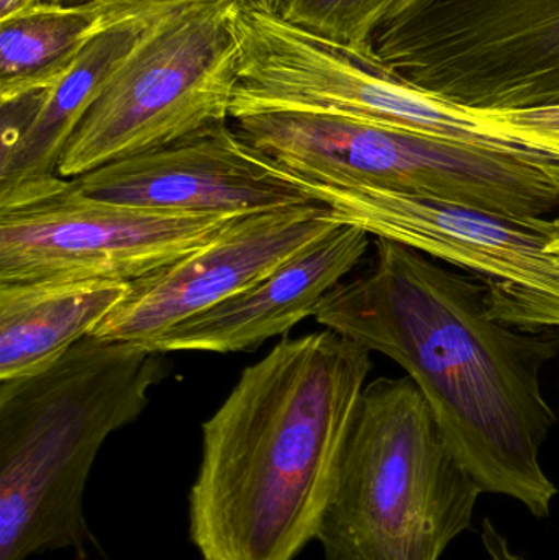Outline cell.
Returning a JSON list of instances; mask_svg holds the SVG:
<instances>
[{
    "label": "cell",
    "instance_id": "cell-1",
    "mask_svg": "<svg viewBox=\"0 0 559 560\" xmlns=\"http://www.w3.org/2000/svg\"><path fill=\"white\" fill-rule=\"evenodd\" d=\"M374 252L370 271L321 300L315 322L399 364L481 492L545 518L558 490L538 457L557 417L540 372L558 355L559 332L499 322L485 283L423 253L386 238H374Z\"/></svg>",
    "mask_w": 559,
    "mask_h": 560
},
{
    "label": "cell",
    "instance_id": "cell-2",
    "mask_svg": "<svg viewBox=\"0 0 559 560\" xmlns=\"http://www.w3.org/2000/svg\"><path fill=\"white\" fill-rule=\"evenodd\" d=\"M371 369V351L327 329L242 372L202 423L187 497L202 560H294L317 541Z\"/></svg>",
    "mask_w": 559,
    "mask_h": 560
},
{
    "label": "cell",
    "instance_id": "cell-3",
    "mask_svg": "<svg viewBox=\"0 0 559 560\" xmlns=\"http://www.w3.org/2000/svg\"><path fill=\"white\" fill-rule=\"evenodd\" d=\"M163 355L91 335L45 371L0 381V560L98 551L85 483L108 436L148 407Z\"/></svg>",
    "mask_w": 559,
    "mask_h": 560
},
{
    "label": "cell",
    "instance_id": "cell-4",
    "mask_svg": "<svg viewBox=\"0 0 559 560\" xmlns=\"http://www.w3.org/2000/svg\"><path fill=\"white\" fill-rule=\"evenodd\" d=\"M478 483L416 382H370L354 413L317 541L324 560H440L471 525Z\"/></svg>",
    "mask_w": 559,
    "mask_h": 560
},
{
    "label": "cell",
    "instance_id": "cell-5",
    "mask_svg": "<svg viewBox=\"0 0 559 560\" xmlns=\"http://www.w3.org/2000/svg\"><path fill=\"white\" fill-rule=\"evenodd\" d=\"M240 45L230 118L266 112L347 115L521 161L559 187V143L422 91L371 49L312 35L261 3H233Z\"/></svg>",
    "mask_w": 559,
    "mask_h": 560
},
{
    "label": "cell",
    "instance_id": "cell-6",
    "mask_svg": "<svg viewBox=\"0 0 559 560\" xmlns=\"http://www.w3.org/2000/svg\"><path fill=\"white\" fill-rule=\"evenodd\" d=\"M235 130L314 183L435 197L517 219L559 209L557 184L521 161L347 115L266 112L236 118Z\"/></svg>",
    "mask_w": 559,
    "mask_h": 560
},
{
    "label": "cell",
    "instance_id": "cell-7",
    "mask_svg": "<svg viewBox=\"0 0 559 560\" xmlns=\"http://www.w3.org/2000/svg\"><path fill=\"white\" fill-rule=\"evenodd\" d=\"M233 3L180 7L154 19L69 140L62 179L229 120L240 65Z\"/></svg>",
    "mask_w": 559,
    "mask_h": 560
},
{
    "label": "cell",
    "instance_id": "cell-8",
    "mask_svg": "<svg viewBox=\"0 0 559 560\" xmlns=\"http://www.w3.org/2000/svg\"><path fill=\"white\" fill-rule=\"evenodd\" d=\"M371 51L416 88L475 110L559 105V0H406Z\"/></svg>",
    "mask_w": 559,
    "mask_h": 560
},
{
    "label": "cell",
    "instance_id": "cell-9",
    "mask_svg": "<svg viewBox=\"0 0 559 560\" xmlns=\"http://www.w3.org/2000/svg\"><path fill=\"white\" fill-rule=\"evenodd\" d=\"M294 177L335 222L471 272L485 283L499 322L525 331L559 329V249H548L555 219H517L435 197Z\"/></svg>",
    "mask_w": 559,
    "mask_h": 560
},
{
    "label": "cell",
    "instance_id": "cell-10",
    "mask_svg": "<svg viewBox=\"0 0 559 560\" xmlns=\"http://www.w3.org/2000/svg\"><path fill=\"white\" fill-rule=\"evenodd\" d=\"M243 217L117 206L68 179L0 207V283L135 282L212 245Z\"/></svg>",
    "mask_w": 559,
    "mask_h": 560
},
{
    "label": "cell",
    "instance_id": "cell-11",
    "mask_svg": "<svg viewBox=\"0 0 559 560\" xmlns=\"http://www.w3.org/2000/svg\"><path fill=\"white\" fill-rule=\"evenodd\" d=\"M102 202L167 212L252 215L315 202L291 173L226 121L74 179Z\"/></svg>",
    "mask_w": 559,
    "mask_h": 560
},
{
    "label": "cell",
    "instance_id": "cell-12",
    "mask_svg": "<svg viewBox=\"0 0 559 560\" xmlns=\"http://www.w3.org/2000/svg\"><path fill=\"white\" fill-rule=\"evenodd\" d=\"M338 225L321 202L245 215L212 245L128 283L94 336L147 345L265 279Z\"/></svg>",
    "mask_w": 559,
    "mask_h": 560
},
{
    "label": "cell",
    "instance_id": "cell-13",
    "mask_svg": "<svg viewBox=\"0 0 559 560\" xmlns=\"http://www.w3.org/2000/svg\"><path fill=\"white\" fill-rule=\"evenodd\" d=\"M370 236L340 223L265 279L143 346L163 354L253 351L314 316L321 300L366 255Z\"/></svg>",
    "mask_w": 559,
    "mask_h": 560
},
{
    "label": "cell",
    "instance_id": "cell-14",
    "mask_svg": "<svg viewBox=\"0 0 559 560\" xmlns=\"http://www.w3.org/2000/svg\"><path fill=\"white\" fill-rule=\"evenodd\" d=\"M160 15L131 16L108 26L46 88L23 137L0 153V207L16 206L65 186L68 179L59 176L58 167L69 140L115 69Z\"/></svg>",
    "mask_w": 559,
    "mask_h": 560
},
{
    "label": "cell",
    "instance_id": "cell-15",
    "mask_svg": "<svg viewBox=\"0 0 559 560\" xmlns=\"http://www.w3.org/2000/svg\"><path fill=\"white\" fill-rule=\"evenodd\" d=\"M127 289L120 282L0 283V381L55 364L94 335Z\"/></svg>",
    "mask_w": 559,
    "mask_h": 560
},
{
    "label": "cell",
    "instance_id": "cell-16",
    "mask_svg": "<svg viewBox=\"0 0 559 560\" xmlns=\"http://www.w3.org/2000/svg\"><path fill=\"white\" fill-rule=\"evenodd\" d=\"M117 22L101 7L65 3L0 20V97L51 85L98 33Z\"/></svg>",
    "mask_w": 559,
    "mask_h": 560
},
{
    "label": "cell",
    "instance_id": "cell-17",
    "mask_svg": "<svg viewBox=\"0 0 559 560\" xmlns=\"http://www.w3.org/2000/svg\"><path fill=\"white\" fill-rule=\"evenodd\" d=\"M406 0H275L269 10L328 42L371 49L374 32Z\"/></svg>",
    "mask_w": 559,
    "mask_h": 560
},
{
    "label": "cell",
    "instance_id": "cell-18",
    "mask_svg": "<svg viewBox=\"0 0 559 560\" xmlns=\"http://www.w3.org/2000/svg\"><path fill=\"white\" fill-rule=\"evenodd\" d=\"M235 2V0H62L65 5H94L107 10L118 20L131 16L158 15L180 7L199 3Z\"/></svg>",
    "mask_w": 559,
    "mask_h": 560
},
{
    "label": "cell",
    "instance_id": "cell-19",
    "mask_svg": "<svg viewBox=\"0 0 559 560\" xmlns=\"http://www.w3.org/2000/svg\"><path fill=\"white\" fill-rule=\"evenodd\" d=\"M481 539L491 560H524L522 556L512 551L508 539L498 532V528L488 518L482 522Z\"/></svg>",
    "mask_w": 559,
    "mask_h": 560
},
{
    "label": "cell",
    "instance_id": "cell-20",
    "mask_svg": "<svg viewBox=\"0 0 559 560\" xmlns=\"http://www.w3.org/2000/svg\"><path fill=\"white\" fill-rule=\"evenodd\" d=\"M62 0H0V20L9 19L23 10L43 5H61Z\"/></svg>",
    "mask_w": 559,
    "mask_h": 560
},
{
    "label": "cell",
    "instance_id": "cell-21",
    "mask_svg": "<svg viewBox=\"0 0 559 560\" xmlns=\"http://www.w3.org/2000/svg\"><path fill=\"white\" fill-rule=\"evenodd\" d=\"M548 249H550V252H554V249H559V217L558 219H555V240L550 243Z\"/></svg>",
    "mask_w": 559,
    "mask_h": 560
},
{
    "label": "cell",
    "instance_id": "cell-22",
    "mask_svg": "<svg viewBox=\"0 0 559 560\" xmlns=\"http://www.w3.org/2000/svg\"><path fill=\"white\" fill-rule=\"evenodd\" d=\"M235 2H245V0H235ZM249 2L261 3V5H265V7H268V9H271L272 3H275V0H249Z\"/></svg>",
    "mask_w": 559,
    "mask_h": 560
}]
</instances>
